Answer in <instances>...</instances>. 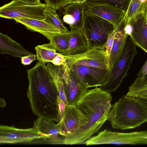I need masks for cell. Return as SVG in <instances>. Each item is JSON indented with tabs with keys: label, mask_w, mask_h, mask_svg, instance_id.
Wrapping results in <instances>:
<instances>
[{
	"label": "cell",
	"mask_w": 147,
	"mask_h": 147,
	"mask_svg": "<svg viewBox=\"0 0 147 147\" xmlns=\"http://www.w3.org/2000/svg\"><path fill=\"white\" fill-rule=\"evenodd\" d=\"M27 71L29 81L27 97L33 113L42 119L57 122L59 94L46 63L38 61Z\"/></svg>",
	"instance_id": "1"
},
{
	"label": "cell",
	"mask_w": 147,
	"mask_h": 147,
	"mask_svg": "<svg viewBox=\"0 0 147 147\" xmlns=\"http://www.w3.org/2000/svg\"><path fill=\"white\" fill-rule=\"evenodd\" d=\"M112 100L111 93L100 87L87 89L76 105L87 117L88 122L72 134L65 137L63 144H82L97 132L107 120Z\"/></svg>",
	"instance_id": "2"
},
{
	"label": "cell",
	"mask_w": 147,
	"mask_h": 147,
	"mask_svg": "<svg viewBox=\"0 0 147 147\" xmlns=\"http://www.w3.org/2000/svg\"><path fill=\"white\" fill-rule=\"evenodd\" d=\"M107 120L114 129L135 128L147 122V105L140 99L123 95L112 105Z\"/></svg>",
	"instance_id": "3"
},
{
	"label": "cell",
	"mask_w": 147,
	"mask_h": 147,
	"mask_svg": "<svg viewBox=\"0 0 147 147\" xmlns=\"http://www.w3.org/2000/svg\"><path fill=\"white\" fill-rule=\"evenodd\" d=\"M114 27L108 21L84 11L83 23L81 29L87 41L88 48L105 47Z\"/></svg>",
	"instance_id": "4"
},
{
	"label": "cell",
	"mask_w": 147,
	"mask_h": 147,
	"mask_svg": "<svg viewBox=\"0 0 147 147\" xmlns=\"http://www.w3.org/2000/svg\"><path fill=\"white\" fill-rule=\"evenodd\" d=\"M136 46L129 36L118 61L111 69L107 83L99 87L101 90L111 93L115 91L119 86L127 75V72L138 53Z\"/></svg>",
	"instance_id": "5"
},
{
	"label": "cell",
	"mask_w": 147,
	"mask_h": 147,
	"mask_svg": "<svg viewBox=\"0 0 147 147\" xmlns=\"http://www.w3.org/2000/svg\"><path fill=\"white\" fill-rule=\"evenodd\" d=\"M65 56V64L68 67L81 65L107 69L111 71L105 47L88 48L83 53Z\"/></svg>",
	"instance_id": "6"
},
{
	"label": "cell",
	"mask_w": 147,
	"mask_h": 147,
	"mask_svg": "<svg viewBox=\"0 0 147 147\" xmlns=\"http://www.w3.org/2000/svg\"><path fill=\"white\" fill-rule=\"evenodd\" d=\"M45 3L37 5L28 4L17 0H12L0 8L1 17L7 19L29 18L43 20Z\"/></svg>",
	"instance_id": "7"
},
{
	"label": "cell",
	"mask_w": 147,
	"mask_h": 147,
	"mask_svg": "<svg viewBox=\"0 0 147 147\" xmlns=\"http://www.w3.org/2000/svg\"><path fill=\"white\" fill-rule=\"evenodd\" d=\"M47 138L48 137L42 134L34 125L26 129H19L14 126H0L1 144L28 142L35 139Z\"/></svg>",
	"instance_id": "8"
},
{
	"label": "cell",
	"mask_w": 147,
	"mask_h": 147,
	"mask_svg": "<svg viewBox=\"0 0 147 147\" xmlns=\"http://www.w3.org/2000/svg\"><path fill=\"white\" fill-rule=\"evenodd\" d=\"M61 66L64 91L68 105H76L88 88L65 63Z\"/></svg>",
	"instance_id": "9"
},
{
	"label": "cell",
	"mask_w": 147,
	"mask_h": 147,
	"mask_svg": "<svg viewBox=\"0 0 147 147\" xmlns=\"http://www.w3.org/2000/svg\"><path fill=\"white\" fill-rule=\"evenodd\" d=\"M68 67L80 79L88 88L105 85L108 80L111 72L110 71L108 70L83 65Z\"/></svg>",
	"instance_id": "10"
},
{
	"label": "cell",
	"mask_w": 147,
	"mask_h": 147,
	"mask_svg": "<svg viewBox=\"0 0 147 147\" xmlns=\"http://www.w3.org/2000/svg\"><path fill=\"white\" fill-rule=\"evenodd\" d=\"M61 127L59 134L64 137L72 134L88 122L87 118L76 105L66 106L63 116L60 121Z\"/></svg>",
	"instance_id": "11"
},
{
	"label": "cell",
	"mask_w": 147,
	"mask_h": 147,
	"mask_svg": "<svg viewBox=\"0 0 147 147\" xmlns=\"http://www.w3.org/2000/svg\"><path fill=\"white\" fill-rule=\"evenodd\" d=\"M84 10L112 23L116 28L125 14L122 10L105 4L84 3Z\"/></svg>",
	"instance_id": "12"
},
{
	"label": "cell",
	"mask_w": 147,
	"mask_h": 147,
	"mask_svg": "<svg viewBox=\"0 0 147 147\" xmlns=\"http://www.w3.org/2000/svg\"><path fill=\"white\" fill-rule=\"evenodd\" d=\"M129 36L136 46L147 53V20L144 13L138 15L129 24Z\"/></svg>",
	"instance_id": "13"
},
{
	"label": "cell",
	"mask_w": 147,
	"mask_h": 147,
	"mask_svg": "<svg viewBox=\"0 0 147 147\" xmlns=\"http://www.w3.org/2000/svg\"><path fill=\"white\" fill-rule=\"evenodd\" d=\"M127 14L125 13L117 27L115 29L113 45L109 57V61L111 69L118 61L129 36L126 29Z\"/></svg>",
	"instance_id": "14"
},
{
	"label": "cell",
	"mask_w": 147,
	"mask_h": 147,
	"mask_svg": "<svg viewBox=\"0 0 147 147\" xmlns=\"http://www.w3.org/2000/svg\"><path fill=\"white\" fill-rule=\"evenodd\" d=\"M84 3H72L63 7V21L68 24L71 30H81L83 23L84 11Z\"/></svg>",
	"instance_id": "15"
},
{
	"label": "cell",
	"mask_w": 147,
	"mask_h": 147,
	"mask_svg": "<svg viewBox=\"0 0 147 147\" xmlns=\"http://www.w3.org/2000/svg\"><path fill=\"white\" fill-rule=\"evenodd\" d=\"M16 23L24 25L28 30L38 32L50 41L54 35L61 32L59 30L43 20L29 18H21L14 19Z\"/></svg>",
	"instance_id": "16"
},
{
	"label": "cell",
	"mask_w": 147,
	"mask_h": 147,
	"mask_svg": "<svg viewBox=\"0 0 147 147\" xmlns=\"http://www.w3.org/2000/svg\"><path fill=\"white\" fill-rule=\"evenodd\" d=\"M0 53L7 54L19 58L34 54L26 50L8 35L0 33Z\"/></svg>",
	"instance_id": "17"
},
{
	"label": "cell",
	"mask_w": 147,
	"mask_h": 147,
	"mask_svg": "<svg viewBox=\"0 0 147 147\" xmlns=\"http://www.w3.org/2000/svg\"><path fill=\"white\" fill-rule=\"evenodd\" d=\"M86 39L81 30L73 31L69 46L65 56L78 55L86 52L88 49Z\"/></svg>",
	"instance_id": "18"
},
{
	"label": "cell",
	"mask_w": 147,
	"mask_h": 147,
	"mask_svg": "<svg viewBox=\"0 0 147 147\" xmlns=\"http://www.w3.org/2000/svg\"><path fill=\"white\" fill-rule=\"evenodd\" d=\"M36 126L41 133L49 138H55L59 134L61 125L60 122L55 124L53 121L43 119L38 117L34 121Z\"/></svg>",
	"instance_id": "19"
},
{
	"label": "cell",
	"mask_w": 147,
	"mask_h": 147,
	"mask_svg": "<svg viewBox=\"0 0 147 147\" xmlns=\"http://www.w3.org/2000/svg\"><path fill=\"white\" fill-rule=\"evenodd\" d=\"M47 67L54 80L60 98L66 105H68L65 95L61 65L58 66L46 63Z\"/></svg>",
	"instance_id": "20"
},
{
	"label": "cell",
	"mask_w": 147,
	"mask_h": 147,
	"mask_svg": "<svg viewBox=\"0 0 147 147\" xmlns=\"http://www.w3.org/2000/svg\"><path fill=\"white\" fill-rule=\"evenodd\" d=\"M126 95L147 101V76L138 77L129 86Z\"/></svg>",
	"instance_id": "21"
},
{
	"label": "cell",
	"mask_w": 147,
	"mask_h": 147,
	"mask_svg": "<svg viewBox=\"0 0 147 147\" xmlns=\"http://www.w3.org/2000/svg\"><path fill=\"white\" fill-rule=\"evenodd\" d=\"M73 31L61 32L53 35L51 38V42L59 53L65 55L68 50L69 42Z\"/></svg>",
	"instance_id": "22"
},
{
	"label": "cell",
	"mask_w": 147,
	"mask_h": 147,
	"mask_svg": "<svg viewBox=\"0 0 147 147\" xmlns=\"http://www.w3.org/2000/svg\"><path fill=\"white\" fill-rule=\"evenodd\" d=\"M35 49L36 59L39 62H51L57 53L56 49L50 42L48 44L38 45Z\"/></svg>",
	"instance_id": "23"
},
{
	"label": "cell",
	"mask_w": 147,
	"mask_h": 147,
	"mask_svg": "<svg viewBox=\"0 0 147 147\" xmlns=\"http://www.w3.org/2000/svg\"><path fill=\"white\" fill-rule=\"evenodd\" d=\"M56 11L52 8L47 6L44 11V18L43 20L59 30L61 32L68 31V28L64 25Z\"/></svg>",
	"instance_id": "24"
},
{
	"label": "cell",
	"mask_w": 147,
	"mask_h": 147,
	"mask_svg": "<svg viewBox=\"0 0 147 147\" xmlns=\"http://www.w3.org/2000/svg\"><path fill=\"white\" fill-rule=\"evenodd\" d=\"M131 0H87L85 3L91 4H105L123 11L126 13Z\"/></svg>",
	"instance_id": "25"
},
{
	"label": "cell",
	"mask_w": 147,
	"mask_h": 147,
	"mask_svg": "<svg viewBox=\"0 0 147 147\" xmlns=\"http://www.w3.org/2000/svg\"><path fill=\"white\" fill-rule=\"evenodd\" d=\"M141 3L140 0H131L126 12V24H129L131 21L138 15L142 13Z\"/></svg>",
	"instance_id": "26"
},
{
	"label": "cell",
	"mask_w": 147,
	"mask_h": 147,
	"mask_svg": "<svg viewBox=\"0 0 147 147\" xmlns=\"http://www.w3.org/2000/svg\"><path fill=\"white\" fill-rule=\"evenodd\" d=\"M47 6L56 10L63 7L68 0H44Z\"/></svg>",
	"instance_id": "27"
},
{
	"label": "cell",
	"mask_w": 147,
	"mask_h": 147,
	"mask_svg": "<svg viewBox=\"0 0 147 147\" xmlns=\"http://www.w3.org/2000/svg\"><path fill=\"white\" fill-rule=\"evenodd\" d=\"M115 31V29L114 28L113 32L109 36L107 42L105 46V47L106 48V53L109 61V56L113 45Z\"/></svg>",
	"instance_id": "28"
},
{
	"label": "cell",
	"mask_w": 147,
	"mask_h": 147,
	"mask_svg": "<svg viewBox=\"0 0 147 147\" xmlns=\"http://www.w3.org/2000/svg\"><path fill=\"white\" fill-rule=\"evenodd\" d=\"M59 110L57 117V122H59L63 117L66 105L60 98L59 96L58 97Z\"/></svg>",
	"instance_id": "29"
},
{
	"label": "cell",
	"mask_w": 147,
	"mask_h": 147,
	"mask_svg": "<svg viewBox=\"0 0 147 147\" xmlns=\"http://www.w3.org/2000/svg\"><path fill=\"white\" fill-rule=\"evenodd\" d=\"M51 63L53 65L58 66L65 64V55L57 53L56 56Z\"/></svg>",
	"instance_id": "30"
},
{
	"label": "cell",
	"mask_w": 147,
	"mask_h": 147,
	"mask_svg": "<svg viewBox=\"0 0 147 147\" xmlns=\"http://www.w3.org/2000/svg\"><path fill=\"white\" fill-rule=\"evenodd\" d=\"M36 55L33 54L23 57L21 58V63L24 65H29L36 59Z\"/></svg>",
	"instance_id": "31"
},
{
	"label": "cell",
	"mask_w": 147,
	"mask_h": 147,
	"mask_svg": "<svg viewBox=\"0 0 147 147\" xmlns=\"http://www.w3.org/2000/svg\"><path fill=\"white\" fill-rule=\"evenodd\" d=\"M147 74V60L145 62L142 68L137 75V76L144 78Z\"/></svg>",
	"instance_id": "32"
},
{
	"label": "cell",
	"mask_w": 147,
	"mask_h": 147,
	"mask_svg": "<svg viewBox=\"0 0 147 147\" xmlns=\"http://www.w3.org/2000/svg\"><path fill=\"white\" fill-rule=\"evenodd\" d=\"M25 3L31 5H37L41 4L40 0H17Z\"/></svg>",
	"instance_id": "33"
},
{
	"label": "cell",
	"mask_w": 147,
	"mask_h": 147,
	"mask_svg": "<svg viewBox=\"0 0 147 147\" xmlns=\"http://www.w3.org/2000/svg\"><path fill=\"white\" fill-rule=\"evenodd\" d=\"M140 0L141 3L142 12L146 16L147 12V0Z\"/></svg>",
	"instance_id": "34"
},
{
	"label": "cell",
	"mask_w": 147,
	"mask_h": 147,
	"mask_svg": "<svg viewBox=\"0 0 147 147\" xmlns=\"http://www.w3.org/2000/svg\"><path fill=\"white\" fill-rule=\"evenodd\" d=\"M87 0H68L66 2L65 6L67 4L72 3H85Z\"/></svg>",
	"instance_id": "35"
},
{
	"label": "cell",
	"mask_w": 147,
	"mask_h": 147,
	"mask_svg": "<svg viewBox=\"0 0 147 147\" xmlns=\"http://www.w3.org/2000/svg\"><path fill=\"white\" fill-rule=\"evenodd\" d=\"M6 105L5 100L3 98H0V106L1 108H4Z\"/></svg>",
	"instance_id": "36"
},
{
	"label": "cell",
	"mask_w": 147,
	"mask_h": 147,
	"mask_svg": "<svg viewBox=\"0 0 147 147\" xmlns=\"http://www.w3.org/2000/svg\"><path fill=\"white\" fill-rule=\"evenodd\" d=\"M144 101V102H145L146 104L147 105V101Z\"/></svg>",
	"instance_id": "37"
},
{
	"label": "cell",
	"mask_w": 147,
	"mask_h": 147,
	"mask_svg": "<svg viewBox=\"0 0 147 147\" xmlns=\"http://www.w3.org/2000/svg\"><path fill=\"white\" fill-rule=\"evenodd\" d=\"M146 19L147 20V13H146Z\"/></svg>",
	"instance_id": "38"
}]
</instances>
